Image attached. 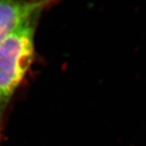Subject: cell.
<instances>
[{
    "instance_id": "1",
    "label": "cell",
    "mask_w": 146,
    "mask_h": 146,
    "mask_svg": "<svg viewBox=\"0 0 146 146\" xmlns=\"http://www.w3.org/2000/svg\"><path fill=\"white\" fill-rule=\"evenodd\" d=\"M41 15L24 21L0 43V143L7 108L34 58V38Z\"/></svg>"
},
{
    "instance_id": "2",
    "label": "cell",
    "mask_w": 146,
    "mask_h": 146,
    "mask_svg": "<svg viewBox=\"0 0 146 146\" xmlns=\"http://www.w3.org/2000/svg\"><path fill=\"white\" fill-rule=\"evenodd\" d=\"M56 0H0V43L32 16L42 14Z\"/></svg>"
}]
</instances>
